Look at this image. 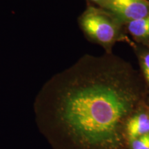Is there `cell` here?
Here are the masks:
<instances>
[{
	"mask_svg": "<svg viewBox=\"0 0 149 149\" xmlns=\"http://www.w3.org/2000/svg\"><path fill=\"white\" fill-rule=\"evenodd\" d=\"M146 104L139 71L105 53L84 55L52 77L33 108L38 129L53 149H130L126 123Z\"/></svg>",
	"mask_w": 149,
	"mask_h": 149,
	"instance_id": "obj_1",
	"label": "cell"
},
{
	"mask_svg": "<svg viewBox=\"0 0 149 149\" xmlns=\"http://www.w3.org/2000/svg\"><path fill=\"white\" fill-rule=\"evenodd\" d=\"M107 0H87L88 3L100 7V8H105L106 3Z\"/></svg>",
	"mask_w": 149,
	"mask_h": 149,
	"instance_id": "obj_8",
	"label": "cell"
},
{
	"mask_svg": "<svg viewBox=\"0 0 149 149\" xmlns=\"http://www.w3.org/2000/svg\"><path fill=\"white\" fill-rule=\"evenodd\" d=\"M130 149H149V133L128 140Z\"/></svg>",
	"mask_w": 149,
	"mask_h": 149,
	"instance_id": "obj_7",
	"label": "cell"
},
{
	"mask_svg": "<svg viewBox=\"0 0 149 149\" xmlns=\"http://www.w3.org/2000/svg\"></svg>",
	"mask_w": 149,
	"mask_h": 149,
	"instance_id": "obj_10",
	"label": "cell"
},
{
	"mask_svg": "<svg viewBox=\"0 0 149 149\" xmlns=\"http://www.w3.org/2000/svg\"><path fill=\"white\" fill-rule=\"evenodd\" d=\"M137 57L139 72L144 81L147 93V102L149 105V47L134 42L130 46Z\"/></svg>",
	"mask_w": 149,
	"mask_h": 149,
	"instance_id": "obj_6",
	"label": "cell"
},
{
	"mask_svg": "<svg viewBox=\"0 0 149 149\" xmlns=\"http://www.w3.org/2000/svg\"><path fill=\"white\" fill-rule=\"evenodd\" d=\"M148 113H149V105L148 106Z\"/></svg>",
	"mask_w": 149,
	"mask_h": 149,
	"instance_id": "obj_9",
	"label": "cell"
},
{
	"mask_svg": "<svg viewBox=\"0 0 149 149\" xmlns=\"http://www.w3.org/2000/svg\"><path fill=\"white\" fill-rule=\"evenodd\" d=\"M78 24L89 41L104 48L105 53H113L117 42L134 44L128 37L124 23L107 9L87 3L84 11L78 18Z\"/></svg>",
	"mask_w": 149,
	"mask_h": 149,
	"instance_id": "obj_2",
	"label": "cell"
},
{
	"mask_svg": "<svg viewBox=\"0 0 149 149\" xmlns=\"http://www.w3.org/2000/svg\"><path fill=\"white\" fill-rule=\"evenodd\" d=\"M104 9L125 24L149 15V0H107Z\"/></svg>",
	"mask_w": 149,
	"mask_h": 149,
	"instance_id": "obj_3",
	"label": "cell"
},
{
	"mask_svg": "<svg viewBox=\"0 0 149 149\" xmlns=\"http://www.w3.org/2000/svg\"><path fill=\"white\" fill-rule=\"evenodd\" d=\"M148 104L141 107L130 116L125 126L128 141L149 133V113Z\"/></svg>",
	"mask_w": 149,
	"mask_h": 149,
	"instance_id": "obj_4",
	"label": "cell"
},
{
	"mask_svg": "<svg viewBox=\"0 0 149 149\" xmlns=\"http://www.w3.org/2000/svg\"><path fill=\"white\" fill-rule=\"evenodd\" d=\"M124 29L134 42L149 47V15L126 22Z\"/></svg>",
	"mask_w": 149,
	"mask_h": 149,
	"instance_id": "obj_5",
	"label": "cell"
}]
</instances>
